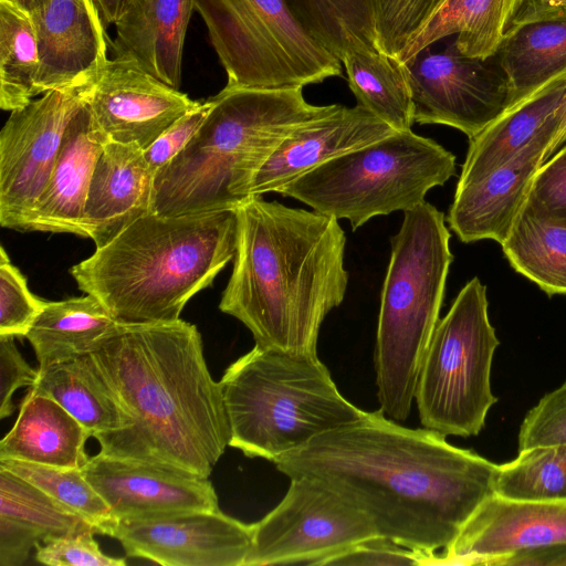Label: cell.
Returning <instances> with one entry per match:
<instances>
[{
  "label": "cell",
  "mask_w": 566,
  "mask_h": 566,
  "mask_svg": "<svg viewBox=\"0 0 566 566\" xmlns=\"http://www.w3.org/2000/svg\"><path fill=\"white\" fill-rule=\"evenodd\" d=\"M289 476L314 478L364 512L378 535L429 556L458 536L494 494L497 464L446 436L410 429L381 409L274 459Z\"/></svg>",
  "instance_id": "6da1fadb"
},
{
  "label": "cell",
  "mask_w": 566,
  "mask_h": 566,
  "mask_svg": "<svg viewBox=\"0 0 566 566\" xmlns=\"http://www.w3.org/2000/svg\"><path fill=\"white\" fill-rule=\"evenodd\" d=\"M88 355L130 421L95 437L99 452L209 478L231 432L196 325L119 322Z\"/></svg>",
  "instance_id": "7a4b0ae2"
},
{
  "label": "cell",
  "mask_w": 566,
  "mask_h": 566,
  "mask_svg": "<svg viewBox=\"0 0 566 566\" xmlns=\"http://www.w3.org/2000/svg\"><path fill=\"white\" fill-rule=\"evenodd\" d=\"M237 249L219 303L255 345L317 354L321 326L344 301L346 235L338 219L251 196L235 208Z\"/></svg>",
  "instance_id": "3957f363"
},
{
  "label": "cell",
  "mask_w": 566,
  "mask_h": 566,
  "mask_svg": "<svg viewBox=\"0 0 566 566\" xmlns=\"http://www.w3.org/2000/svg\"><path fill=\"white\" fill-rule=\"evenodd\" d=\"M235 249V209L149 212L70 272L78 289L120 323L174 322L233 260Z\"/></svg>",
  "instance_id": "277c9868"
},
{
  "label": "cell",
  "mask_w": 566,
  "mask_h": 566,
  "mask_svg": "<svg viewBox=\"0 0 566 566\" xmlns=\"http://www.w3.org/2000/svg\"><path fill=\"white\" fill-rule=\"evenodd\" d=\"M303 88L223 87L208 98L211 107L199 130L154 177L151 212L234 210L283 139L339 105L310 104Z\"/></svg>",
  "instance_id": "5b68a950"
},
{
  "label": "cell",
  "mask_w": 566,
  "mask_h": 566,
  "mask_svg": "<svg viewBox=\"0 0 566 566\" xmlns=\"http://www.w3.org/2000/svg\"><path fill=\"white\" fill-rule=\"evenodd\" d=\"M384 279L374 366L384 413L405 421L422 358L440 321L453 255L444 213L423 201L403 211Z\"/></svg>",
  "instance_id": "8992f818"
},
{
  "label": "cell",
  "mask_w": 566,
  "mask_h": 566,
  "mask_svg": "<svg viewBox=\"0 0 566 566\" xmlns=\"http://www.w3.org/2000/svg\"><path fill=\"white\" fill-rule=\"evenodd\" d=\"M220 382L229 446L249 458L273 462L365 413L339 392L317 354L255 345L224 370Z\"/></svg>",
  "instance_id": "52a82bcc"
},
{
  "label": "cell",
  "mask_w": 566,
  "mask_h": 566,
  "mask_svg": "<svg viewBox=\"0 0 566 566\" xmlns=\"http://www.w3.org/2000/svg\"><path fill=\"white\" fill-rule=\"evenodd\" d=\"M454 175V155L410 129L335 157L277 193L356 230L374 217L417 207Z\"/></svg>",
  "instance_id": "ba28073f"
},
{
  "label": "cell",
  "mask_w": 566,
  "mask_h": 566,
  "mask_svg": "<svg viewBox=\"0 0 566 566\" xmlns=\"http://www.w3.org/2000/svg\"><path fill=\"white\" fill-rule=\"evenodd\" d=\"M228 88H291L343 76L340 60L285 0H195Z\"/></svg>",
  "instance_id": "9c48e42d"
},
{
  "label": "cell",
  "mask_w": 566,
  "mask_h": 566,
  "mask_svg": "<svg viewBox=\"0 0 566 566\" xmlns=\"http://www.w3.org/2000/svg\"><path fill=\"white\" fill-rule=\"evenodd\" d=\"M499 344L486 287L473 277L439 321L421 361L415 400L424 428L446 437L480 433L497 401L490 376Z\"/></svg>",
  "instance_id": "30bf717a"
},
{
  "label": "cell",
  "mask_w": 566,
  "mask_h": 566,
  "mask_svg": "<svg viewBox=\"0 0 566 566\" xmlns=\"http://www.w3.org/2000/svg\"><path fill=\"white\" fill-rule=\"evenodd\" d=\"M282 501L252 525L245 566L324 565L378 535L369 517L317 479H290Z\"/></svg>",
  "instance_id": "8fae6325"
},
{
  "label": "cell",
  "mask_w": 566,
  "mask_h": 566,
  "mask_svg": "<svg viewBox=\"0 0 566 566\" xmlns=\"http://www.w3.org/2000/svg\"><path fill=\"white\" fill-rule=\"evenodd\" d=\"M94 84L53 90L10 112L0 132V224L25 232L57 160L65 130Z\"/></svg>",
  "instance_id": "7c38bea8"
},
{
  "label": "cell",
  "mask_w": 566,
  "mask_h": 566,
  "mask_svg": "<svg viewBox=\"0 0 566 566\" xmlns=\"http://www.w3.org/2000/svg\"><path fill=\"white\" fill-rule=\"evenodd\" d=\"M492 57L463 55L453 39L440 51L428 46L405 62L415 123L450 126L470 139L494 122L510 105V90Z\"/></svg>",
  "instance_id": "4fadbf2b"
},
{
  "label": "cell",
  "mask_w": 566,
  "mask_h": 566,
  "mask_svg": "<svg viewBox=\"0 0 566 566\" xmlns=\"http://www.w3.org/2000/svg\"><path fill=\"white\" fill-rule=\"evenodd\" d=\"M112 537L126 555L164 566H245L252 525L216 511L118 520Z\"/></svg>",
  "instance_id": "5bb4252c"
},
{
  "label": "cell",
  "mask_w": 566,
  "mask_h": 566,
  "mask_svg": "<svg viewBox=\"0 0 566 566\" xmlns=\"http://www.w3.org/2000/svg\"><path fill=\"white\" fill-rule=\"evenodd\" d=\"M200 104L125 55L107 61L86 101L95 127L107 140L143 149Z\"/></svg>",
  "instance_id": "9a60e30c"
},
{
  "label": "cell",
  "mask_w": 566,
  "mask_h": 566,
  "mask_svg": "<svg viewBox=\"0 0 566 566\" xmlns=\"http://www.w3.org/2000/svg\"><path fill=\"white\" fill-rule=\"evenodd\" d=\"M81 469L117 521L219 510L209 479L176 467L99 452Z\"/></svg>",
  "instance_id": "2e32d148"
},
{
  "label": "cell",
  "mask_w": 566,
  "mask_h": 566,
  "mask_svg": "<svg viewBox=\"0 0 566 566\" xmlns=\"http://www.w3.org/2000/svg\"><path fill=\"white\" fill-rule=\"evenodd\" d=\"M566 543V501L488 497L433 565H490L515 552Z\"/></svg>",
  "instance_id": "e0dca14e"
},
{
  "label": "cell",
  "mask_w": 566,
  "mask_h": 566,
  "mask_svg": "<svg viewBox=\"0 0 566 566\" xmlns=\"http://www.w3.org/2000/svg\"><path fill=\"white\" fill-rule=\"evenodd\" d=\"M30 13L40 53L36 94L94 84L109 60L94 0H48Z\"/></svg>",
  "instance_id": "ac0fdd59"
},
{
  "label": "cell",
  "mask_w": 566,
  "mask_h": 566,
  "mask_svg": "<svg viewBox=\"0 0 566 566\" xmlns=\"http://www.w3.org/2000/svg\"><path fill=\"white\" fill-rule=\"evenodd\" d=\"M360 105L338 107L292 132L255 174L249 196L277 192L324 163L395 133Z\"/></svg>",
  "instance_id": "d6986e66"
},
{
  "label": "cell",
  "mask_w": 566,
  "mask_h": 566,
  "mask_svg": "<svg viewBox=\"0 0 566 566\" xmlns=\"http://www.w3.org/2000/svg\"><path fill=\"white\" fill-rule=\"evenodd\" d=\"M557 149L533 145L482 177L457 185L447 222L464 243L494 240L502 243L517 218L541 166Z\"/></svg>",
  "instance_id": "ffe728a7"
},
{
  "label": "cell",
  "mask_w": 566,
  "mask_h": 566,
  "mask_svg": "<svg viewBox=\"0 0 566 566\" xmlns=\"http://www.w3.org/2000/svg\"><path fill=\"white\" fill-rule=\"evenodd\" d=\"M566 142V72L506 108L470 138L457 185L471 182L533 145Z\"/></svg>",
  "instance_id": "44dd1931"
},
{
  "label": "cell",
  "mask_w": 566,
  "mask_h": 566,
  "mask_svg": "<svg viewBox=\"0 0 566 566\" xmlns=\"http://www.w3.org/2000/svg\"><path fill=\"white\" fill-rule=\"evenodd\" d=\"M154 177L144 149L107 140L90 184L82 227L96 249L151 212Z\"/></svg>",
  "instance_id": "7402d4cb"
},
{
  "label": "cell",
  "mask_w": 566,
  "mask_h": 566,
  "mask_svg": "<svg viewBox=\"0 0 566 566\" xmlns=\"http://www.w3.org/2000/svg\"><path fill=\"white\" fill-rule=\"evenodd\" d=\"M494 57L507 80L509 107L565 73L566 6L527 0L509 25Z\"/></svg>",
  "instance_id": "603a6c76"
},
{
  "label": "cell",
  "mask_w": 566,
  "mask_h": 566,
  "mask_svg": "<svg viewBox=\"0 0 566 566\" xmlns=\"http://www.w3.org/2000/svg\"><path fill=\"white\" fill-rule=\"evenodd\" d=\"M106 142L85 103L65 130L57 160L30 214L25 232L72 233L86 238L82 227L83 210Z\"/></svg>",
  "instance_id": "cb8c5ba5"
},
{
  "label": "cell",
  "mask_w": 566,
  "mask_h": 566,
  "mask_svg": "<svg viewBox=\"0 0 566 566\" xmlns=\"http://www.w3.org/2000/svg\"><path fill=\"white\" fill-rule=\"evenodd\" d=\"M195 0H133L116 22V55L179 88L186 33Z\"/></svg>",
  "instance_id": "d4e9b609"
},
{
  "label": "cell",
  "mask_w": 566,
  "mask_h": 566,
  "mask_svg": "<svg viewBox=\"0 0 566 566\" xmlns=\"http://www.w3.org/2000/svg\"><path fill=\"white\" fill-rule=\"evenodd\" d=\"M92 432L49 397H24L12 429L0 442V458L83 468L90 457L85 443Z\"/></svg>",
  "instance_id": "484cf974"
},
{
  "label": "cell",
  "mask_w": 566,
  "mask_h": 566,
  "mask_svg": "<svg viewBox=\"0 0 566 566\" xmlns=\"http://www.w3.org/2000/svg\"><path fill=\"white\" fill-rule=\"evenodd\" d=\"M526 1L444 0L398 61L405 63L426 48L452 35L463 55L492 57L496 54L509 25Z\"/></svg>",
  "instance_id": "4316f807"
},
{
  "label": "cell",
  "mask_w": 566,
  "mask_h": 566,
  "mask_svg": "<svg viewBox=\"0 0 566 566\" xmlns=\"http://www.w3.org/2000/svg\"><path fill=\"white\" fill-rule=\"evenodd\" d=\"M38 370V379L30 391L57 402L94 438L129 427L127 413L96 371L88 354Z\"/></svg>",
  "instance_id": "83f0119b"
},
{
  "label": "cell",
  "mask_w": 566,
  "mask_h": 566,
  "mask_svg": "<svg viewBox=\"0 0 566 566\" xmlns=\"http://www.w3.org/2000/svg\"><path fill=\"white\" fill-rule=\"evenodd\" d=\"M118 321L94 296L46 302L25 335L39 368L90 354Z\"/></svg>",
  "instance_id": "f1b7e54d"
},
{
  "label": "cell",
  "mask_w": 566,
  "mask_h": 566,
  "mask_svg": "<svg viewBox=\"0 0 566 566\" xmlns=\"http://www.w3.org/2000/svg\"><path fill=\"white\" fill-rule=\"evenodd\" d=\"M342 63L358 105L397 132L412 128L415 107L405 63L378 51H352Z\"/></svg>",
  "instance_id": "f546056e"
},
{
  "label": "cell",
  "mask_w": 566,
  "mask_h": 566,
  "mask_svg": "<svg viewBox=\"0 0 566 566\" xmlns=\"http://www.w3.org/2000/svg\"><path fill=\"white\" fill-rule=\"evenodd\" d=\"M511 266L548 295L566 294V221L521 209L501 243Z\"/></svg>",
  "instance_id": "4dcf8cb0"
},
{
  "label": "cell",
  "mask_w": 566,
  "mask_h": 566,
  "mask_svg": "<svg viewBox=\"0 0 566 566\" xmlns=\"http://www.w3.org/2000/svg\"><path fill=\"white\" fill-rule=\"evenodd\" d=\"M40 53L29 10L13 0H0V107L15 111L36 94Z\"/></svg>",
  "instance_id": "1f68e13d"
},
{
  "label": "cell",
  "mask_w": 566,
  "mask_h": 566,
  "mask_svg": "<svg viewBox=\"0 0 566 566\" xmlns=\"http://www.w3.org/2000/svg\"><path fill=\"white\" fill-rule=\"evenodd\" d=\"M285 2L304 28L340 62L352 51H378L371 0Z\"/></svg>",
  "instance_id": "d6a6232c"
},
{
  "label": "cell",
  "mask_w": 566,
  "mask_h": 566,
  "mask_svg": "<svg viewBox=\"0 0 566 566\" xmlns=\"http://www.w3.org/2000/svg\"><path fill=\"white\" fill-rule=\"evenodd\" d=\"M0 516L13 520L33 532L41 543L96 528L38 486L0 467Z\"/></svg>",
  "instance_id": "836d02e7"
},
{
  "label": "cell",
  "mask_w": 566,
  "mask_h": 566,
  "mask_svg": "<svg viewBox=\"0 0 566 566\" xmlns=\"http://www.w3.org/2000/svg\"><path fill=\"white\" fill-rule=\"evenodd\" d=\"M494 494L517 501H566V444L537 447L497 467Z\"/></svg>",
  "instance_id": "e575fe53"
},
{
  "label": "cell",
  "mask_w": 566,
  "mask_h": 566,
  "mask_svg": "<svg viewBox=\"0 0 566 566\" xmlns=\"http://www.w3.org/2000/svg\"><path fill=\"white\" fill-rule=\"evenodd\" d=\"M0 467L73 510L93 525L98 534L112 537L117 520L81 468H60L10 458H0Z\"/></svg>",
  "instance_id": "d590c367"
},
{
  "label": "cell",
  "mask_w": 566,
  "mask_h": 566,
  "mask_svg": "<svg viewBox=\"0 0 566 566\" xmlns=\"http://www.w3.org/2000/svg\"><path fill=\"white\" fill-rule=\"evenodd\" d=\"M444 0H371L376 46L399 59Z\"/></svg>",
  "instance_id": "8d00e7d4"
},
{
  "label": "cell",
  "mask_w": 566,
  "mask_h": 566,
  "mask_svg": "<svg viewBox=\"0 0 566 566\" xmlns=\"http://www.w3.org/2000/svg\"><path fill=\"white\" fill-rule=\"evenodd\" d=\"M46 301L32 294L27 279L0 249V336L25 337Z\"/></svg>",
  "instance_id": "74e56055"
},
{
  "label": "cell",
  "mask_w": 566,
  "mask_h": 566,
  "mask_svg": "<svg viewBox=\"0 0 566 566\" xmlns=\"http://www.w3.org/2000/svg\"><path fill=\"white\" fill-rule=\"evenodd\" d=\"M558 444H566V381L539 399L518 432V451Z\"/></svg>",
  "instance_id": "f35d334b"
},
{
  "label": "cell",
  "mask_w": 566,
  "mask_h": 566,
  "mask_svg": "<svg viewBox=\"0 0 566 566\" xmlns=\"http://www.w3.org/2000/svg\"><path fill=\"white\" fill-rule=\"evenodd\" d=\"M95 534L83 531L48 539L35 547V559L49 566H125V558L101 551Z\"/></svg>",
  "instance_id": "ab89813d"
},
{
  "label": "cell",
  "mask_w": 566,
  "mask_h": 566,
  "mask_svg": "<svg viewBox=\"0 0 566 566\" xmlns=\"http://www.w3.org/2000/svg\"><path fill=\"white\" fill-rule=\"evenodd\" d=\"M522 209L566 221V146L537 170Z\"/></svg>",
  "instance_id": "60d3db41"
},
{
  "label": "cell",
  "mask_w": 566,
  "mask_h": 566,
  "mask_svg": "<svg viewBox=\"0 0 566 566\" xmlns=\"http://www.w3.org/2000/svg\"><path fill=\"white\" fill-rule=\"evenodd\" d=\"M423 553L410 549L395 541L376 535L329 558L324 565H429Z\"/></svg>",
  "instance_id": "b9f144b4"
},
{
  "label": "cell",
  "mask_w": 566,
  "mask_h": 566,
  "mask_svg": "<svg viewBox=\"0 0 566 566\" xmlns=\"http://www.w3.org/2000/svg\"><path fill=\"white\" fill-rule=\"evenodd\" d=\"M210 107L209 99L201 103L177 119L144 149L146 161L154 175L169 164L189 144L208 116Z\"/></svg>",
  "instance_id": "7bdbcfd3"
},
{
  "label": "cell",
  "mask_w": 566,
  "mask_h": 566,
  "mask_svg": "<svg viewBox=\"0 0 566 566\" xmlns=\"http://www.w3.org/2000/svg\"><path fill=\"white\" fill-rule=\"evenodd\" d=\"M12 336H0V419L12 415V396L21 387H32L39 370L32 368L18 350Z\"/></svg>",
  "instance_id": "ee69618b"
},
{
  "label": "cell",
  "mask_w": 566,
  "mask_h": 566,
  "mask_svg": "<svg viewBox=\"0 0 566 566\" xmlns=\"http://www.w3.org/2000/svg\"><path fill=\"white\" fill-rule=\"evenodd\" d=\"M41 544V538L29 527L0 516V565L20 566L30 552Z\"/></svg>",
  "instance_id": "f6af8a7d"
},
{
  "label": "cell",
  "mask_w": 566,
  "mask_h": 566,
  "mask_svg": "<svg viewBox=\"0 0 566 566\" xmlns=\"http://www.w3.org/2000/svg\"><path fill=\"white\" fill-rule=\"evenodd\" d=\"M494 566H566V543L515 552Z\"/></svg>",
  "instance_id": "bcb514c9"
},
{
  "label": "cell",
  "mask_w": 566,
  "mask_h": 566,
  "mask_svg": "<svg viewBox=\"0 0 566 566\" xmlns=\"http://www.w3.org/2000/svg\"><path fill=\"white\" fill-rule=\"evenodd\" d=\"M133 0H94L103 22L107 28L123 17Z\"/></svg>",
  "instance_id": "7dc6e473"
},
{
  "label": "cell",
  "mask_w": 566,
  "mask_h": 566,
  "mask_svg": "<svg viewBox=\"0 0 566 566\" xmlns=\"http://www.w3.org/2000/svg\"><path fill=\"white\" fill-rule=\"evenodd\" d=\"M46 1L48 0H20V4L23 6L27 10L32 11L34 8Z\"/></svg>",
  "instance_id": "c3c4849f"
},
{
  "label": "cell",
  "mask_w": 566,
  "mask_h": 566,
  "mask_svg": "<svg viewBox=\"0 0 566 566\" xmlns=\"http://www.w3.org/2000/svg\"><path fill=\"white\" fill-rule=\"evenodd\" d=\"M552 6H566V0H541Z\"/></svg>",
  "instance_id": "681fc988"
},
{
  "label": "cell",
  "mask_w": 566,
  "mask_h": 566,
  "mask_svg": "<svg viewBox=\"0 0 566 566\" xmlns=\"http://www.w3.org/2000/svg\"><path fill=\"white\" fill-rule=\"evenodd\" d=\"M13 1H17V2H19V3H20V0H13Z\"/></svg>",
  "instance_id": "f907efd6"
}]
</instances>
